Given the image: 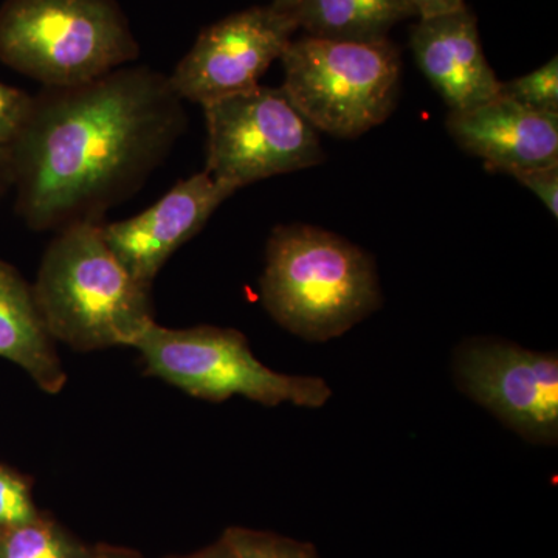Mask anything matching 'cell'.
Returning <instances> with one entry per match:
<instances>
[{
    "instance_id": "obj_1",
    "label": "cell",
    "mask_w": 558,
    "mask_h": 558,
    "mask_svg": "<svg viewBox=\"0 0 558 558\" xmlns=\"http://www.w3.org/2000/svg\"><path fill=\"white\" fill-rule=\"evenodd\" d=\"M183 130L182 100L168 76L148 68L47 89L7 148L17 213L33 230L98 222L159 167Z\"/></svg>"
},
{
    "instance_id": "obj_4",
    "label": "cell",
    "mask_w": 558,
    "mask_h": 558,
    "mask_svg": "<svg viewBox=\"0 0 558 558\" xmlns=\"http://www.w3.org/2000/svg\"><path fill=\"white\" fill-rule=\"evenodd\" d=\"M138 53L116 0H5L0 7V61L47 89L92 83Z\"/></svg>"
},
{
    "instance_id": "obj_19",
    "label": "cell",
    "mask_w": 558,
    "mask_h": 558,
    "mask_svg": "<svg viewBox=\"0 0 558 558\" xmlns=\"http://www.w3.org/2000/svg\"><path fill=\"white\" fill-rule=\"evenodd\" d=\"M35 97L0 83V149L10 148L31 119Z\"/></svg>"
},
{
    "instance_id": "obj_16",
    "label": "cell",
    "mask_w": 558,
    "mask_h": 558,
    "mask_svg": "<svg viewBox=\"0 0 558 558\" xmlns=\"http://www.w3.org/2000/svg\"><path fill=\"white\" fill-rule=\"evenodd\" d=\"M499 97L545 113H558L557 57L527 75L501 83Z\"/></svg>"
},
{
    "instance_id": "obj_3",
    "label": "cell",
    "mask_w": 558,
    "mask_h": 558,
    "mask_svg": "<svg viewBox=\"0 0 558 558\" xmlns=\"http://www.w3.org/2000/svg\"><path fill=\"white\" fill-rule=\"evenodd\" d=\"M100 226L83 220L61 229L33 286L51 339L75 351L132 348L154 322L150 289L124 269Z\"/></svg>"
},
{
    "instance_id": "obj_7",
    "label": "cell",
    "mask_w": 558,
    "mask_h": 558,
    "mask_svg": "<svg viewBox=\"0 0 558 558\" xmlns=\"http://www.w3.org/2000/svg\"><path fill=\"white\" fill-rule=\"evenodd\" d=\"M202 109L208 132L205 171L231 189L307 170L325 160L319 132L282 87L259 84Z\"/></svg>"
},
{
    "instance_id": "obj_18",
    "label": "cell",
    "mask_w": 558,
    "mask_h": 558,
    "mask_svg": "<svg viewBox=\"0 0 558 558\" xmlns=\"http://www.w3.org/2000/svg\"><path fill=\"white\" fill-rule=\"evenodd\" d=\"M38 519L27 481L0 468V532L25 526Z\"/></svg>"
},
{
    "instance_id": "obj_13",
    "label": "cell",
    "mask_w": 558,
    "mask_h": 558,
    "mask_svg": "<svg viewBox=\"0 0 558 558\" xmlns=\"http://www.w3.org/2000/svg\"><path fill=\"white\" fill-rule=\"evenodd\" d=\"M0 357L21 366L47 395H58L68 384V374L40 317L32 286L3 260H0Z\"/></svg>"
},
{
    "instance_id": "obj_25",
    "label": "cell",
    "mask_w": 558,
    "mask_h": 558,
    "mask_svg": "<svg viewBox=\"0 0 558 558\" xmlns=\"http://www.w3.org/2000/svg\"><path fill=\"white\" fill-rule=\"evenodd\" d=\"M86 558H132L128 554L112 553V550H105V553L97 554V556H87Z\"/></svg>"
},
{
    "instance_id": "obj_5",
    "label": "cell",
    "mask_w": 558,
    "mask_h": 558,
    "mask_svg": "<svg viewBox=\"0 0 558 558\" xmlns=\"http://www.w3.org/2000/svg\"><path fill=\"white\" fill-rule=\"evenodd\" d=\"M282 90L318 132L357 138L380 126L399 100L402 64L391 40L292 39L282 53Z\"/></svg>"
},
{
    "instance_id": "obj_9",
    "label": "cell",
    "mask_w": 558,
    "mask_h": 558,
    "mask_svg": "<svg viewBox=\"0 0 558 558\" xmlns=\"http://www.w3.org/2000/svg\"><path fill=\"white\" fill-rule=\"evenodd\" d=\"M465 395L532 442L558 439V359L553 352L472 340L454 362Z\"/></svg>"
},
{
    "instance_id": "obj_2",
    "label": "cell",
    "mask_w": 558,
    "mask_h": 558,
    "mask_svg": "<svg viewBox=\"0 0 558 558\" xmlns=\"http://www.w3.org/2000/svg\"><path fill=\"white\" fill-rule=\"evenodd\" d=\"M260 296L278 325L310 341L337 339L381 306L369 253L307 223L271 231Z\"/></svg>"
},
{
    "instance_id": "obj_8",
    "label": "cell",
    "mask_w": 558,
    "mask_h": 558,
    "mask_svg": "<svg viewBox=\"0 0 558 558\" xmlns=\"http://www.w3.org/2000/svg\"><path fill=\"white\" fill-rule=\"evenodd\" d=\"M299 31L292 13L274 7L238 11L209 25L168 76L180 100L208 102L259 86Z\"/></svg>"
},
{
    "instance_id": "obj_10",
    "label": "cell",
    "mask_w": 558,
    "mask_h": 558,
    "mask_svg": "<svg viewBox=\"0 0 558 558\" xmlns=\"http://www.w3.org/2000/svg\"><path fill=\"white\" fill-rule=\"evenodd\" d=\"M236 190L207 171L180 180L153 207L119 222L100 226L106 244L140 284L149 288L161 267L196 236Z\"/></svg>"
},
{
    "instance_id": "obj_12",
    "label": "cell",
    "mask_w": 558,
    "mask_h": 558,
    "mask_svg": "<svg viewBox=\"0 0 558 558\" xmlns=\"http://www.w3.org/2000/svg\"><path fill=\"white\" fill-rule=\"evenodd\" d=\"M410 44L418 69L450 112L476 108L499 97L501 81L486 60L475 14L468 5L417 17Z\"/></svg>"
},
{
    "instance_id": "obj_23",
    "label": "cell",
    "mask_w": 558,
    "mask_h": 558,
    "mask_svg": "<svg viewBox=\"0 0 558 558\" xmlns=\"http://www.w3.org/2000/svg\"><path fill=\"white\" fill-rule=\"evenodd\" d=\"M11 186L9 149H0V196Z\"/></svg>"
},
{
    "instance_id": "obj_22",
    "label": "cell",
    "mask_w": 558,
    "mask_h": 558,
    "mask_svg": "<svg viewBox=\"0 0 558 558\" xmlns=\"http://www.w3.org/2000/svg\"><path fill=\"white\" fill-rule=\"evenodd\" d=\"M185 558H240L238 557L236 550L230 545L229 539L223 537L220 539L218 545L211 546V548L201 550V553L194 554V556Z\"/></svg>"
},
{
    "instance_id": "obj_24",
    "label": "cell",
    "mask_w": 558,
    "mask_h": 558,
    "mask_svg": "<svg viewBox=\"0 0 558 558\" xmlns=\"http://www.w3.org/2000/svg\"><path fill=\"white\" fill-rule=\"evenodd\" d=\"M300 0H274L270 3L274 9L279 11H284V13H292L295 10V7L299 5Z\"/></svg>"
},
{
    "instance_id": "obj_20",
    "label": "cell",
    "mask_w": 558,
    "mask_h": 558,
    "mask_svg": "<svg viewBox=\"0 0 558 558\" xmlns=\"http://www.w3.org/2000/svg\"><path fill=\"white\" fill-rule=\"evenodd\" d=\"M524 189L531 191L548 208L554 218L558 216V165L517 172L512 175Z\"/></svg>"
},
{
    "instance_id": "obj_6",
    "label": "cell",
    "mask_w": 558,
    "mask_h": 558,
    "mask_svg": "<svg viewBox=\"0 0 558 558\" xmlns=\"http://www.w3.org/2000/svg\"><path fill=\"white\" fill-rule=\"evenodd\" d=\"M132 348L142 355L149 376L193 398L222 402L241 396L260 405L292 403L306 409H319L332 398L328 381L319 377L267 368L240 330L215 326L170 329L153 322Z\"/></svg>"
},
{
    "instance_id": "obj_21",
    "label": "cell",
    "mask_w": 558,
    "mask_h": 558,
    "mask_svg": "<svg viewBox=\"0 0 558 558\" xmlns=\"http://www.w3.org/2000/svg\"><path fill=\"white\" fill-rule=\"evenodd\" d=\"M416 17L436 16L465 5V0H407Z\"/></svg>"
},
{
    "instance_id": "obj_14",
    "label": "cell",
    "mask_w": 558,
    "mask_h": 558,
    "mask_svg": "<svg viewBox=\"0 0 558 558\" xmlns=\"http://www.w3.org/2000/svg\"><path fill=\"white\" fill-rule=\"evenodd\" d=\"M292 16L312 38L380 43L416 14L407 0H300Z\"/></svg>"
},
{
    "instance_id": "obj_11",
    "label": "cell",
    "mask_w": 558,
    "mask_h": 558,
    "mask_svg": "<svg viewBox=\"0 0 558 558\" xmlns=\"http://www.w3.org/2000/svg\"><path fill=\"white\" fill-rule=\"evenodd\" d=\"M447 131L488 172H517L558 165V113L538 112L498 97L450 112Z\"/></svg>"
},
{
    "instance_id": "obj_15",
    "label": "cell",
    "mask_w": 558,
    "mask_h": 558,
    "mask_svg": "<svg viewBox=\"0 0 558 558\" xmlns=\"http://www.w3.org/2000/svg\"><path fill=\"white\" fill-rule=\"evenodd\" d=\"M89 554L51 521L39 517L25 526L0 532V558H86Z\"/></svg>"
},
{
    "instance_id": "obj_17",
    "label": "cell",
    "mask_w": 558,
    "mask_h": 558,
    "mask_svg": "<svg viewBox=\"0 0 558 558\" xmlns=\"http://www.w3.org/2000/svg\"><path fill=\"white\" fill-rule=\"evenodd\" d=\"M223 537L240 558H318L310 545L264 532L230 529Z\"/></svg>"
}]
</instances>
